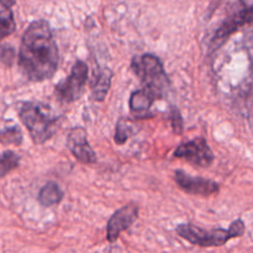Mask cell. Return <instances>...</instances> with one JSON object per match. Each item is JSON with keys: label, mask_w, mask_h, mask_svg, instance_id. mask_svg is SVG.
Listing matches in <instances>:
<instances>
[{"label": "cell", "mask_w": 253, "mask_h": 253, "mask_svg": "<svg viewBox=\"0 0 253 253\" xmlns=\"http://www.w3.org/2000/svg\"><path fill=\"white\" fill-rule=\"evenodd\" d=\"M157 99L152 91L147 88L133 91L130 98V109L133 113H146L151 108L152 103Z\"/></svg>", "instance_id": "cell-11"}, {"label": "cell", "mask_w": 253, "mask_h": 253, "mask_svg": "<svg viewBox=\"0 0 253 253\" xmlns=\"http://www.w3.org/2000/svg\"><path fill=\"white\" fill-rule=\"evenodd\" d=\"M174 179L182 190L188 194L209 197L219 192V184L200 177H192L184 170H175Z\"/></svg>", "instance_id": "cell-7"}, {"label": "cell", "mask_w": 253, "mask_h": 253, "mask_svg": "<svg viewBox=\"0 0 253 253\" xmlns=\"http://www.w3.org/2000/svg\"><path fill=\"white\" fill-rule=\"evenodd\" d=\"M15 20L10 11L0 12V40L5 39L15 31Z\"/></svg>", "instance_id": "cell-16"}, {"label": "cell", "mask_w": 253, "mask_h": 253, "mask_svg": "<svg viewBox=\"0 0 253 253\" xmlns=\"http://www.w3.org/2000/svg\"><path fill=\"white\" fill-rule=\"evenodd\" d=\"M20 119L36 145L46 142L56 128V116H52L44 106L37 103H25L20 109Z\"/></svg>", "instance_id": "cell-3"}, {"label": "cell", "mask_w": 253, "mask_h": 253, "mask_svg": "<svg viewBox=\"0 0 253 253\" xmlns=\"http://www.w3.org/2000/svg\"><path fill=\"white\" fill-rule=\"evenodd\" d=\"M174 156L177 158H183L187 162L198 167H209L214 161L211 148L208 145L205 138H194L192 141L182 143L175 150Z\"/></svg>", "instance_id": "cell-6"}, {"label": "cell", "mask_w": 253, "mask_h": 253, "mask_svg": "<svg viewBox=\"0 0 253 253\" xmlns=\"http://www.w3.org/2000/svg\"><path fill=\"white\" fill-rule=\"evenodd\" d=\"M15 59V51L11 47L6 46L1 48V61L6 64H11L12 61Z\"/></svg>", "instance_id": "cell-19"}, {"label": "cell", "mask_w": 253, "mask_h": 253, "mask_svg": "<svg viewBox=\"0 0 253 253\" xmlns=\"http://www.w3.org/2000/svg\"><path fill=\"white\" fill-rule=\"evenodd\" d=\"M20 157L12 151H7L0 156V177H4L7 173L19 167Z\"/></svg>", "instance_id": "cell-14"}, {"label": "cell", "mask_w": 253, "mask_h": 253, "mask_svg": "<svg viewBox=\"0 0 253 253\" xmlns=\"http://www.w3.org/2000/svg\"><path fill=\"white\" fill-rule=\"evenodd\" d=\"M132 71L142 81L145 88L152 91L157 99L162 98L169 86V81L163 68L162 62L155 54H143L140 58H133Z\"/></svg>", "instance_id": "cell-4"}, {"label": "cell", "mask_w": 253, "mask_h": 253, "mask_svg": "<svg viewBox=\"0 0 253 253\" xmlns=\"http://www.w3.org/2000/svg\"><path fill=\"white\" fill-rule=\"evenodd\" d=\"M58 61V47L48 22L44 20L31 22L22 36L19 52V64L25 76L32 82L52 78Z\"/></svg>", "instance_id": "cell-1"}, {"label": "cell", "mask_w": 253, "mask_h": 253, "mask_svg": "<svg viewBox=\"0 0 253 253\" xmlns=\"http://www.w3.org/2000/svg\"><path fill=\"white\" fill-rule=\"evenodd\" d=\"M172 126H173V131H174L177 135H180L183 132V119L182 115H180L179 111L177 109H173L172 110Z\"/></svg>", "instance_id": "cell-18"}, {"label": "cell", "mask_w": 253, "mask_h": 253, "mask_svg": "<svg viewBox=\"0 0 253 253\" xmlns=\"http://www.w3.org/2000/svg\"><path fill=\"white\" fill-rule=\"evenodd\" d=\"M113 79V72L109 68H103L98 72L93 85V98L96 101H103L108 94Z\"/></svg>", "instance_id": "cell-13"}, {"label": "cell", "mask_w": 253, "mask_h": 253, "mask_svg": "<svg viewBox=\"0 0 253 253\" xmlns=\"http://www.w3.org/2000/svg\"><path fill=\"white\" fill-rule=\"evenodd\" d=\"M88 79V66L83 61H77L71 76L56 86V95L64 103H72L81 98Z\"/></svg>", "instance_id": "cell-5"}, {"label": "cell", "mask_w": 253, "mask_h": 253, "mask_svg": "<svg viewBox=\"0 0 253 253\" xmlns=\"http://www.w3.org/2000/svg\"><path fill=\"white\" fill-rule=\"evenodd\" d=\"M63 199V192L54 182H48L39 193V203L42 207H53Z\"/></svg>", "instance_id": "cell-12"}, {"label": "cell", "mask_w": 253, "mask_h": 253, "mask_svg": "<svg viewBox=\"0 0 253 253\" xmlns=\"http://www.w3.org/2000/svg\"><path fill=\"white\" fill-rule=\"evenodd\" d=\"M128 136H130V127H128V125L124 124L123 121H119L115 131V142L118 145H123V143L127 141Z\"/></svg>", "instance_id": "cell-17"}, {"label": "cell", "mask_w": 253, "mask_h": 253, "mask_svg": "<svg viewBox=\"0 0 253 253\" xmlns=\"http://www.w3.org/2000/svg\"><path fill=\"white\" fill-rule=\"evenodd\" d=\"M252 21H253V6H250L247 7L246 10H244V11L235 15V16L232 17V19H230L229 21L225 22V24L222 25L221 29L216 32V37H215V39L224 40L225 37L229 36L230 34H232L235 30L241 27L242 25L249 24V22H252Z\"/></svg>", "instance_id": "cell-10"}, {"label": "cell", "mask_w": 253, "mask_h": 253, "mask_svg": "<svg viewBox=\"0 0 253 253\" xmlns=\"http://www.w3.org/2000/svg\"><path fill=\"white\" fill-rule=\"evenodd\" d=\"M69 151L72 155L82 163L90 165L96 162V155L91 146L89 145L86 131L83 127H74L68 135L67 140Z\"/></svg>", "instance_id": "cell-8"}, {"label": "cell", "mask_w": 253, "mask_h": 253, "mask_svg": "<svg viewBox=\"0 0 253 253\" xmlns=\"http://www.w3.org/2000/svg\"><path fill=\"white\" fill-rule=\"evenodd\" d=\"M175 231L182 239L187 240L190 244L200 247H215L222 246L229 240L244 235L245 224L242 220H235L227 230H203L194 225L182 224L178 225Z\"/></svg>", "instance_id": "cell-2"}, {"label": "cell", "mask_w": 253, "mask_h": 253, "mask_svg": "<svg viewBox=\"0 0 253 253\" xmlns=\"http://www.w3.org/2000/svg\"><path fill=\"white\" fill-rule=\"evenodd\" d=\"M15 1H16V0H0V2H1L5 7H7V9L11 7L12 5L15 4Z\"/></svg>", "instance_id": "cell-20"}, {"label": "cell", "mask_w": 253, "mask_h": 253, "mask_svg": "<svg viewBox=\"0 0 253 253\" xmlns=\"http://www.w3.org/2000/svg\"><path fill=\"white\" fill-rule=\"evenodd\" d=\"M138 216V209L136 205H125L121 209L116 210L110 217L108 224V240L114 242L118 240L120 234L131 226Z\"/></svg>", "instance_id": "cell-9"}, {"label": "cell", "mask_w": 253, "mask_h": 253, "mask_svg": "<svg viewBox=\"0 0 253 253\" xmlns=\"http://www.w3.org/2000/svg\"><path fill=\"white\" fill-rule=\"evenodd\" d=\"M22 141V133L17 126H11L0 131V142L5 145H20Z\"/></svg>", "instance_id": "cell-15"}]
</instances>
